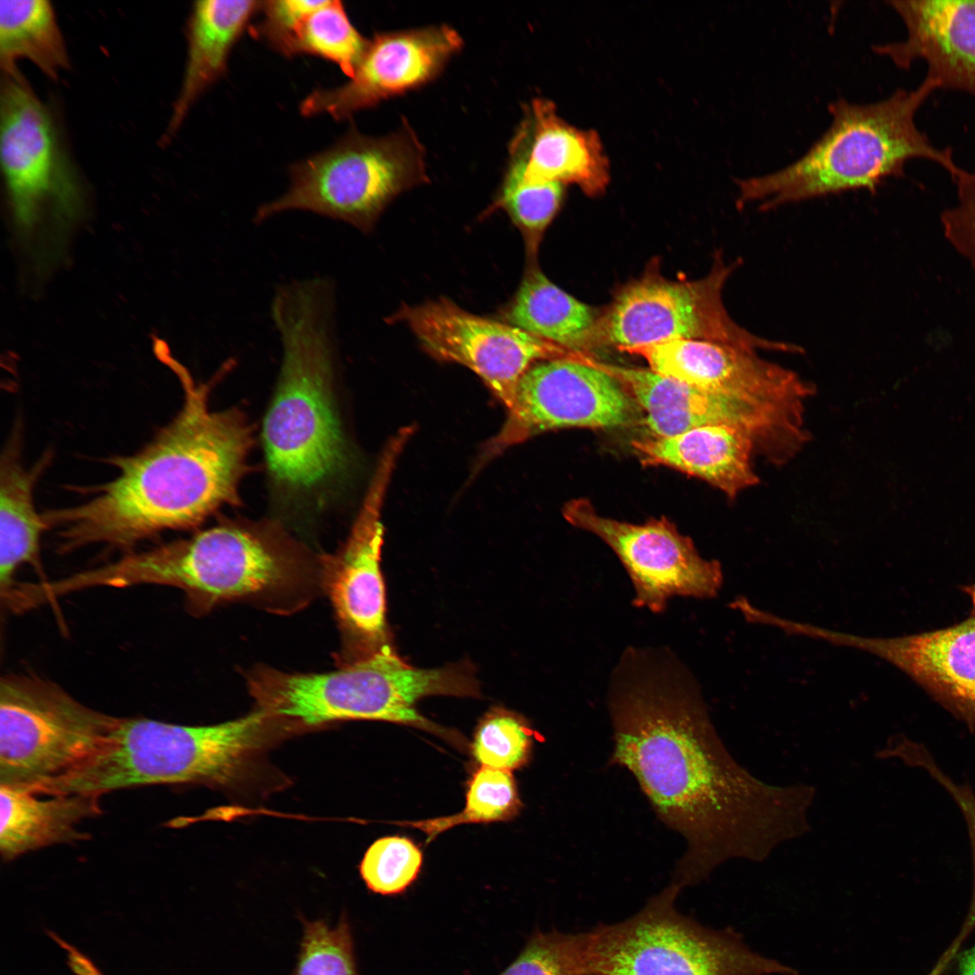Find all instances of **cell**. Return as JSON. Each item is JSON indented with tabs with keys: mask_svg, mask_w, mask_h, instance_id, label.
<instances>
[{
	"mask_svg": "<svg viewBox=\"0 0 975 975\" xmlns=\"http://www.w3.org/2000/svg\"><path fill=\"white\" fill-rule=\"evenodd\" d=\"M610 710V763L635 776L657 816L686 840L673 880L681 889L732 859L763 862L810 831L816 788L754 775L694 690L651 678L618 692Z\"/></svg>",
	"mask_w": 975,
	"mask_h": 975,
	"instance_id": "6da1fadb",
	"label": "cell"
},
{
	"mask_svg": "<svg viewBox=\"0 0 975 975\" xmlns=\"http://www.w3.org/2000/svg\"><path fill=\"white\" fill-rule=\"evenodd\" d=\"M169 367L184 393L173 419L139 451L109 459L116 475L90 488L86 501L42 514L60 550L91 544L129 549L162 532L194 527L222 506L239 504L252 425L237 408L211 411L210 385L195 384L176 359Z\"/></svg>",
	"mask_w": 975,
	"mask_h": 975,
	"instance_id": "7a4b0ae2",
	"label": "cell"
},
{
	"mask_svg": "<svg viewBox=\"0 0 975 975\" xmlns=\"http://www.w3.org/2000/svg\"><path fill=\"white\" fill-rule=\"evenodd\" d=\"M334 311L331 283L318 277L283 284L272 301L282 362L262 441L271 478L288 492L323 488L349 465L334 403Z\"/></svg>",
	"mask_w": 975,
	"mask_h": 975,
	"instance_id": "3957f363",
	"label": "cell"
},
{
	"mask_svg": "<svg viewBox=\"0 0 975 975\" xmlns=\"http://www.w3.org/2000/svg\"><path fill=\"white\" fill-rule=\"evenodd\" d=\"M938 88L925 76L915 88H899L875 103H830V127L801 158L772 173L737 181L738 208L757 204L769 211L849 190L874 193L886 179L903 176L905 163L915 159L940 165L952 180L961 169L952 150L935 146L915 123L917 111Z\"/></svg>",
	"mask_w": 975,
	"mask_h": 975,
	"instance_id": "277c9868",
	"label": "cell"
},
{
	"mask_svg": "<svg viewBox=\"0 0 975 975\" xmlns=\"http://www.w3.org/2000/svg\"><path fill=\"white\" fill-rule=\"evenodd\" d=\"M313 559L274 523L226 520L189 538L106 564L108 588L162 585L181 590L195 613L223 602L294 596L313 581Z\"/></svg>",
	"mask_w": 975,
	"mask_h": 975,
	"instance_id": "5b68a950",
	"label": "cell"
},
{
	"mask_svg": "<svg viewBox=\"0 0 975 975\" xmlns=\"http://www.w3.org/2000/svg\"><path fill=\"white\" fill-rule=\"evenodd\" d=\"M257 708L287 732L346 720L408 725L464 747L463 738L429 720L415 709L425 696L479 697L469 664L416 668L387 645L375 655L328 673H285L258 667L246 675Z\"/></svg>",
	"mask_w": 975,
	"mask_h": 975,
	"instance_id": "8992f818",
	"label": "cell"
},
{
	"mask_svg": "<svg viewBox=\"0 0 975 975\" xmlns=\"http://www.w3.org/2000/svg\"><path fill=\"white\" fill-rule=\"evenodd\" d=\"M280 723L261 709L239 719L187 726L143 717L120 718L103 744L46 793L100 796L154 785H228L237 781L277 736Z\"/></svg>",
	"mask_w": 975,
	"mask_h": 975,
	"instance_id": "52a82bcc",
	"label": "cell"
},
{
	"mask_svg": "<svg viewBox=\"0 0 975 975\" xmlns=\"http://www.w3.org/2000/svg\"><path fill=\"white\" fill-rule=\"evenodd\" d=\"M681 890L673 882L633 916L578 933L584 975H797L731 928L712 929L680 913Z\"/></svg>",
	"mask_w": 975,
	"mask_h": 975,
	"instance_id": "ba28073f",
	"label": "cell"
},
{
	"mask_svg": "<svg viewBox=\"0 0 975 975\" xmlns=\"http://www.w3.org/2000/svg\"><path fill=\"white\" fill-rule=\"evenodd\" d=\"M0 155L14 229L39 263L59 254L85 209L51 117L18 70L4 73Z\"/></svg>",
	"mask_w": 975,
	"mask_h": 975,
	"instance_id": "9c48e42d",
	"label": "cell"
},
{
	"mask_svg": "<svg viewBox=\"0 0 975 975\" xmlns=\"http://www.w3.org/2000/svg\"><path fill=\"white\" fill-rule=\"evenodd\" d=\"M290 180L286 192L257 209L255 223L302 210L367 231L397 194L428 181L425 150L405 119L381 137L352 128L330 148L291 166Z\"/></svg>",
	"mask_w": 975,
	"mask_h": 975,
	"instance_id": "30bf717a",
	"label": "cell"
},
{
	"mask_svg": "<svg viewBox=\"0 0 975 975\" xmlns=\"http://www.w3.org/2000/svg\"><path fill=\"white\" fill-rule=\"evenodd\" d=\"M119 717L86 706L57 683L32 674L0 682V785L33 788L87 761Z\"/></svg>",
	"mask_w": 975,
	"mask_h": 975,
	"instance_id": "8fae6325",
	"label": "cell"
},
{
	"mask_svg": "<svg viewBox=\"0 0 975 975\" xmlns=\"http://www.w3.org/2000/svg\"><path fill=\"white\" fill-rule=\"evenodd\" d=\"M739 262L727 264L720 254L709 274L701 280L672 281L648 274L628 283L604 319L606 339L630 352L676 339H700L755 350L803 353L799 345L754 334L728 313L722 291Z\"/></svg>",
	"mask_w": 975,
	"mask_h": 975,
	"instance_id": "7c38bea8",
	"label": "cell"
},
{
	"mask_svg": "<svg viewBox=\"0 0 975 975\" xmlns=\"http://www.w3.org/2000/svg\"><path fill=\"white\" fill-rule=\"evenodd\" d=\"M401 450L395 443L386 446L347 542L336 553L320 560V580L331 601L341 636L340 651L335 657L339 666L392 645L380 568L384 543L380 511Z\"/></svg>",
	"mask_w": 975,
	"mask_h": 975,
	"instance_id": "4fadbf2b",
	"label": "cell"
},
{
	"mask_svg": "<svg viewBox=\"0 0 975 975\" xmlns=\"http://www.w3.org/2000/svg\"><path fill=\"white\" fill-rule=\"evenodd\" d=\"M634 404L624 386L594 362L542 360L520 378L506 421L488 441L480 462L546 431L628 425Z\"/></svg>",
	"mask_w": 975,
	"mask_h": 975,
	"instance_id": "5bb4252c",
	"label": "cell"
},
{
	"mask_svg": "<svg viewBox=\"0 0 975 975\" xmlns=\"http://www.w3.org/2000/svg\"><path fill=\"white\" fill-rule=\"evenodd\" d=\"M563 516L614 551L633 582L637 607L660 612L673 596L713 598L722 585L720 563L703 559L664 516L641 525L618 521L599 515L585 498L567 503Z\"/></svg>",
	"mask_w": 975,
	"mask_h": 975,
	"instance_id": "9a60e30c",
	"label": "cell"
},
{
	"mask_svg": "<svg viewBox=\"0 0 975 975\" xmlns=\"http://www.w3.org/2000/svg\"><path fill=\"white\" fill-rule=\"evenodd\" d=\"M412 330L433 358L472 370L507 408L523 375L556 358L558 346L517 327L469 313L448 299L404 305L393 317Z\"/></svg>",
	"mask_w": 975,
	"mask_h": 975,
	"instance_id": "2e32d148",
	"label": "cell"
},
{
	"mask_svg": "<svg viewBox=\"0 0 975 975\" xmlns=\"http://www.w3.org/2000/svg\"><path fill=\"white\" fill-rule=\"evenodd\" d=\"M462 45L460 33L446 24L376 33L349 79L309 94L301 114L346 119L434 79Z\"/></svg>",
	"mask_w": 975,
	"mask_h": 975,
	"instance_id": "e0dca14e",
	"label": "cell"
},
{
	"mask_svg": "<svg viewBox=\"0 0 975 975\" xmlns=\"http://www.w3.org/2000/svg\"><path fill=\"white\" fill-rule=\"evenodd\" d=\"M757 351L718 341L676 339L631 352L659 374L757 406L794 407L808 396L809 382Z\"/></svg>",
	"mask_w": 975,
	"mask_h": 975,
	"instance_id": "ac0fdd59",
	"label": "cell"
},
{
	"mask_svg": "<svg viewBox=\"0 0 975 975\" xmlns=\"http://www.w3.org/2000/svg\"><path fill=\"white\" fill-rule=\"evenodd\" d=\"M829 641L894 664L970 731L975 730V600L969 618L944 628L889 638L831 631Z\"/></svg>",
	"mask_w": 975,
	"mask_h": 975,
	"instance_id": "d6986e66",
	"label": "cell"
},
{
	"mask_svg": "<svg viewBox=\"0 0 975 975\" xmlns=\"http://www.w3.org/2000/svg\"><path fill=\"white\" fill-rule=\"evenodd\" d=\"M614 376L645 411L644 424L654 437H670L696 427L728 423L745 430L758 450L780 436L776 411L711 394L650 368L595 363Z\"/></svg>",
	"mask_w": 975,
	"mask_h": 975,
	"instance_id": "ffe728a7",
	"label": "cell"
},
{
	"mask_svg": "<svg viewBox=\"0 0 975 975\" xmlns=\"http://www.w3.org/2000/svg\"><path fill=\"white\" fill-rule=\"evenodd\" d=\"M887 4L902 19L906 37L876 44L872 51L897 68L915 61L927 65L926 77L940 88L975 97V0H893Z\"/></svg>",
	"mask_w": 975,
	"mask_h": 975,
	"instance_id": "44dd1931",
	"label": "cell"
},
{
	"mask_svg": "<svg viewBox=\"0 0 975 975\" xmlns=\"http://www.w3.org/2000/svg\"><path fill=\"white\" fill-rule=\"evenodd\" d=\"M507 166L525 181L574 183L589 195L603 191L609 179L598 134L568 124L544 98L527 106L509 145Z\"/></svg>",
	"mask_w": 975,
	"mask_h": 975,
	"instance_id": "7402d4cb",
	"label": "cell"
},
{
	"mask_svg": "<svg viewBox=\"0 0 975 975\" xmlns=\"http://www.w3.org/2000/svg\"><path fill=\"white\" fill-rule=\"evenodd\" d=\"M644 465L665 466L702 479L735 499L759 483L752 467L756 446L743 429L707 424L670 437L634 441Z\"/></svg>",
	"mask_w": 975,
	"mask_h": 975,
	"instance_id": "603a6c76",
	"label": "cell"
},
{
	"mask_svg": "<svg viewBox=\"0 0 975 975\" xmlns=\"http://www.w3.org/2000/svg\"><path fill=\"white\" fill-rule=\"evenodd\" d=\"M99 800L93 794H47L0 785L2 859L88 839L79 825L101 813Z\"/></svg>",
	"mask_w": 975,
	"mask_h": 975,
	"instance_id": "cb8c5ba5",
	"label": "cell"
},
{
	"mask_svg": "<svg viewBox=\"0 0 975 975\" xmlns=\"http://www.w3.org/2000/svg\"><path fill=\"white\" fill-rule=\"evenodd\" d=\"M21 452L22 426L17 422L1 456V596L14 585V575L23 565L32 566L42 576L40 543L42 534L48 527L42 514L36 510L33 491L52 455L46 452L29 469L23 463Z\"/></svg>",
	"mask_w": 975,
	"mask_h": 975,
	"instance_id": "d4e9b609",
	"label": "cell"
},
{
	"mask_svg": "<svg viewBox=\"0 0 975 975\" xmlns=\"http://www.w3.org/2000/svg\"><path fill=\"white\" fill-rule=\"evenodd\" d=\"M262 2L206 0L194 4L188 28V57L167 136L182 124L197 99L226 72L229 55Z\"/></svg>",
	"mask_w": 975,
	"mask_h": 975,
	"instance_id": "484cf974",
	"label": "cell"
},
{
	"mask_svg": "<svg viewBox=\"0 0 975 975\" xmlns=\"http://www.w3.org/2000/svg\"><path fill=\"white\" fill-rule=\"evenodd\" d=\"M505 316L510 325L556 346H585L596 326L592 309L552 283L540 271L524 278Z\"/></svg>",
	"mask_w": 975,
	"mask_h": 975,
	"instance_id": "4316f807",
	"label": "cell"
},
{
	"mask_svg": "<svg viewBox=\"0 0 975 975\" xmlns=\"http://www.w3.org/2000/svg\"><path fill=\"white\" fill-rule=\"evenodd\" d=\"M27 59L45 75L57 79L69 56L54 10L46 0L0 2V60L4 73Z\"/></svg>",
	"mask_w": 975,
	"mask_h": 975,
	"instance_id": "83f0119b",
	"label": "cell"
},
{
	"mask_svg": "<svg viewBox=\"0 0 975 975\" xmlns=\"http://www.w3.org/2000/svg\"><path fill=\"white\" fill-rule=\"evenodd\" d=\"M521 809L511 771L481 766L471 776L463 810L455 815L415 822H397L400 826L421 830L427 842L459 824L508 821Z\"/></svg>",
	"mask_w": 975,
	"mask_h": 975,
	"instance_id": "f1b7e54d",
	"label": "cell"
},
{
	"mask_svg": "<svg viewBox=\"0 0 975 975\" xmlns=\"http://www.w3.org/2000/svg\"><path fill=\"white\" fill-rule=\"evenodd\" d=\"M368 43L351 23L342 3L325 0L303 20L294 55L311 54L330 60L350 78Z\"/></svg>",
	"mask_w": 975,
	"mask_h": 975,
	"instance_id": "f546056e",
	"label": "cell"
},
{
	"mask_svg": "<svg viewBox=\"0 0 975 975\" xmlns=\"http://www.w3.org/2000/svg\"><path fill=\"white\" fill-rule=\"evenodd\" d=\"M534 732L519 714L501 707L489 710L478 724L471 751L482 766L511 771L531 755Z\"/></svg>",
	"mask_w": 975,
	"mask_h": 975,
	"instance_id": "4dcf8cb0",
	"label": "cell"
},
{
	"mask_svg": "<svg viewBox=\"0 0 975 975\" xmlns=\"http://www.w3.org/2000/svg\"><path fill=\"white\" fill-rule=\"evenodd\" d=\"M564 195L559 182H528L506 172L496 205L523 231L532 249L557 213Z\"/></svg>",
	"mask_w": 975,
	"mask_h": 975,
	"instance_id": "1f68e13d",
	"label": "cell"
},
{
	"mask_svg": "<svg viewBox=\"0 0 975 975\" xmlns=\"http://www.w3.org/2000/svg\"><path fill=\"white\" fill-rule=\"evenodd\" d=\"M422 863L420 849L409 839L376 840L367 850L359 873L369 890L383 896L404 892L417 878Z\"/></svg>",
	"mask_w": 975,
	"mask_h": 975,
	"instance_id": "d6a6232c",
	"label": "cell"
},
{
	"mask_svg": "<svg viewBox=\"0 0 975 975\" xmlns=\"http://www.w3.org/2000/svg\"><path fill=\"white\" fill-rule=\"evenodd\" d=\"M291 975H359L346 917L335 927L320 920L303 921L298 961Z\"/></svg>",
	"mask_w": 975,
	"mask_h": 975,
	"instance_id": "836d02e7",
	"label": "cell"
},
{
	"mask_svg": "<svg viewBox=\"0 0 975 975\" xmlns=\"http://www.w3.org/2000/svg\"><path fill=\"white\" fill-rule=\"evenodd\" d=\"M500 975H584L578 933L534 932Z\"/></svg>",
	"mask_w": 975,
	"mask_h": 975,
	"instance_id": "e575fe53",
	"label": "cell"
},
{
	"mask_svg": "<svg viewBox=\"0 0 975 975\" xmlns=\"http://www.w3.org/2000/svg\"><path fill=\"white\" fill-rule=\"evenodd\" d=\"M897 757L904 760L907 765L924 769L935 781H937L953 798L959 809L962 812L970 836L972 860H973V892L969 913L961 933L956 940V944L952 947V952L957 949L959 943L975 927V795L971 788L966 784H957L952 780L938 766L928 750L921 744L910 739H905L897 750Z\"/></svg>",
	"mask_w": 975,
	"mask_h": 975,
	"instance_id": "d590c367",
	"label": "cell"
},
{
	"mask_svg": "<svg viewBox=\"0 0 975 975\" xmlns=\"http://www.w3.org/2000/svg\"><path fill=\"white\" fill-rule=\"evenodd\" d=\"M323 1L270 0L261 5L263 18L254 27V33L281 54L294 56V46L305 17Z\"/></svg>",
	"mask_w": 975,
	"mask_h": 975,
	"instance_id": "8d00e7d4",
	"label": "cell"
},
{
	"mask_svg": "<svg viewBox=\"0 0 975 975\" xmlns=\"http://www.w3.org/2000/svg\"><path fill=\"white\" fill-rule=\"evenodd\" d=\"M952 181L958 204L943 211L941 221L946 238L975 267V172L961 169Z\"/></svg>",
	"mask_w": 975,
	"mask_h": 975,
	"instance_id": "74e56055",
	"label": "cell"
},
{
	"mask_svg": "<svg viewBox=\"0 0 975 975\" xmlns=\"http://www.w3.org/2000/svg\"><path fill=\"white\" fill-rule=\"evenodd\" d=\"M959 970V975H975V945L961 953Z\"/></svg>",
	"mask_w": 975,
	"mask_h": 975,
	"instance_id": "f35d334b",
	"label": "cell"
}]
</instances>
